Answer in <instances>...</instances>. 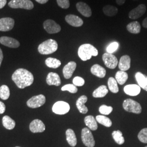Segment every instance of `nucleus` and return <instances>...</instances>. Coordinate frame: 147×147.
<instances>
[{
    "label": "nucleus",
    "mask_w": 147,
    "mask_h": 147,
    "mask_svg": "<svg viewBox=\"0 0 147 147\" xmlns=\"http://www.w3.org/2000/svg\"><path fill=\"white\" fill-rule=\"evenodd\" d=\"M30 129L33 133L42 132L45 130V126L42 121L37 119L33 120L30 123Z\"/></svg>",
    "instance_id": "4468645a"
},
{
    "label": "nucleus",
    "mask_w": 147,
    "mask_h": 147,
    "mask_svg": "<svg viewBox=\"0 0 147 147\" xmlns=\"http://www.w3.org/2000/svg\"><path fill=\"white\" fill-rule=\"evenodd\" d=\"M0 43L11 48H17L20 46V42L18 40L14 38L5 36L0 38Z\"/></svg>",
    "instance_id": "dca6fc26"
},
{
    "label": "nucleus",
    "mask_w": 147,
    "mask_h": 147,
    "mask_svg": "<svg viewBox=\"0 0 147 147\" xmlns=\"http://www.w3.org/2000/svg\"><path fill=\"white\" fill-rule=\"evenodd\" d=\"M3 53H2L1 49L0 48V67H1L2 62L3 61Z\"/></svg>",
    "instance_id": "a18cd8bd"
},
{
    "label": "nucleus",
    "mask_w": 147,
    "mask_h": 147,
    "mask_svg": "<svg viewBox=\"0 0 147 147\" xmlns=\"http://www.w3.org/2000/svg\"><path fill=\"white\" fill-rule=\"evenodd\" d=\"M65 20L66 22L71 26L75 27L82 26L84 24V21L78 16L69 14L65 16Z\"/></svg>",
    "instance_id": "ddd939ff"
},
{
    "label": "nucleus",
    "mask_w": 147,
    "mask_h": 147,
    "mask_svg": "<svg viewBox=\"0 0 147 147\" xmlns=\"http://www.w3.org/2000/svg\"><path fill=\"white\" fill-rule=\"evenodd\" d=\"M99 112L101 114L104 115H108L110 114L113 111V108L111 106H107L106 105H101L99 107Z\"/></svg>",
    "instance_id": "e433bc0d"
},
{
    "label": "nucleus",
    "mask_w": 147,
    "mask_h": 147,
    "mask_svg": "<svg viewBox=\"0 0 147 147\" xmlns=\"http://www.w3.org/2000/svg\"><path fill=\"white\" fill-rule=\"evenodd\" d=\"M137 82L140 87L147 91V82L146 78L141 72H137L135 75Z\"/></svg>",
    "instance_id": "a878e982"
},
{
    "label": "nucleus",
    "mask_w": 147,
    "mask_h": 147,
    "mask_svg": "<svg viewBox=\"0 0 147 147\" xmlns=\"http://www.w3.org/2000/svg\"><path fill=\"white\" fill-rule=\"evenodd\" d=\"M126 29L131 33L138 34L141 32V27L138 21H134L129 23L126 26Z\"/></svg>",
    "instance_id": "393cba45"
},
{
    "label": "nucleus",
    "mask_w": 147,
    "mask_h": 147,
    "mask_svg": "<svg viewBox=\"0 0 147 147\" xmlns=\"http://www.w3.org/2000/svg\"><path fill=\"white\" fill-rule=\"evenodd\" d=\"M62 91H68L70 93H76L78 89L74 84H66L63 86L61 88Z\"/></svg>",
    "instance_id": "58836bf2"
},
{
    "label": "nucleus",
    "mask_w": 147,
    "mask_h": 147,
    "mask_svg": "<svg viewBox=\"0 0 147 147\" xmlns=\"http://www.w3.org/2000/svg\"><path fill=\"white\" fill-rule=\"evenodd\" d=\"M8 5L11 8H21L27 10H31L34 5L30 0H11L8 3Z\"/></svg>",
    "instance_id": "39448f33"
},
{
    "label": "nucleus",
    "mask_w": 147,
    "mask_h": 147,
    "mask_svg": "<svg viewBox=\"0 0 147 147\" xmlns=\"http://www.w3.org/2000/svg\"><path fill=\"white\" fill-rule=\"evenodd\" d=\"M134 1H137V0H134Z\"/></svg>",
    "instance_id": "8fccbe9b"
},
{
    "label": "nucleus",
    "mask_w": 147,
    "mask_h": 147,
    "mask_svg": "<svg viewBox=\"0 0 147 147\" xmlns=\"http://www.w3.org/2000/svg\"><path fill=\"white\" fill-rule=\"evenodd\" d=\"M131 66V58L128 55H124L121 57L119 60L118 67L121 71H125L129 70Z\"/></svg>",
    "instance_id": "a211bd4d"
},
{
    "label": "nucleus",
    "mask_w": 147,
    "mask_h": 147,
    "mask_svg": "<svg viewBox=\"0 0 147 147\" xmlns=\"http://www.w3.org/2000/svg\"><path fill=\"white\" fill-rule=\"evenodd\" d=\"M73 82L75 86L81 87L84 85V80L80 76H76L74 78Z\"/></svg>",
    "instance_id": "ea45409f"
},
{
    "label": "nucleus",
    "mask_w": 147,
    "mask_h": 147,
    "mask_svg": "<svg viewBox=\"0 0 147 147\" xmlns=\"http://www.w3.org/2000/svg\"><path fill=\"white\" fill-rule=\"evenodd\" d=\"M88 100L86 95H82L76 101V107L81 113L86 114L88 112V108L85 106V103Z\"/></svg>",
    "instance_id": "aec40b11"
},
{
    "label": "nucleus",
    "mask_w": 147,
    "mask_h": 147,
    "mask_svg": "<svg viewBox=\"0 0 147 147\" xmlns=\"http://www.w3.org/2000/svg\"><path fill=\"white\" fill-rule=\"evenodd\" d=\"M7 3V0H0V9L3 8Z\"/></svg>",
    "instance_id": "37998d69"
},
{
    "label": "nucleus",
    "mask_w": 147,
    "mask_h": 147,
    "mask_svg": "<svg viewBox=\"0 0 147 147\" xmlns=\"http://www.w3.org/2000/svg\"><path fill=\"white\" fill-rule=\"evenodd\" d=\"M109 88L111 92L113 93H117L119 91L118 84L115 79L113 78H110L108 80Z\"/></svg>",
    "instance_id": "473e14b6"
},
{
    "label": "nucleus",
    "mask_w": 147,
    "mask_h": 147,
    "mask_svg": "<svg viewBox=\"0 0 147 147\" xmlns=\"http://www.w3.org/2000/svg\"><path fill=\"white\" fill-rule=\"evenodd\" d=\"M81 138L84 145L87 147H94L95 141L92 133L87 127H84L81 132Z\"/></svg>",
    "instance_id": "423d86ee"
},
{
    "label": "nucleus",
    "mask_w": 147,
    "mask_h": 147,
    "mask_svg": "<svg viewBox=\"0 0 147 147\" xmlns=\"http://www.w3.org/2000/svg\"><path fill=\"white\" fill-rule=\"evenodd\" d=\"M5 110V106L3 102L0 101V114H3Z\"/></svg>",
    "instance_id": "79ce46f5"
},
{
    "label": "nucleus",
    "mask_w": 147,
    "mask_h": 147,
    "mask_svg": "<svg viewBox=\"0 0 147 147\" xmlns=\"http://www.w3.org/2000/svg\"><path fill=\"white\" fill-rule=\"evenodd\" d=\"M116 3L119 5H121L124 4L126 0H116Z\"/></svg>",
    "instance_id": "c03bdc74"
},
{
    "label": "nucleus",
    "mask_w": 147,
    "mask_h": 147,
    "mask_svg": "<svg viewBox=\"0 0 147 147\" xmlns=\"http://www.w3.org/2000/svg\"><path fill=\"white\" fill-rule=\"evenodd\" d=\"M76 8L79 13L85 17L89 18L92 14L90 7L83 2H79L76 3Z\"/></svg>",
    "instance_id": "2eb2a0df"
},
{
    "label": "nucleus",
    "mask_w": 147,
    "mask_h": 147,
    "mask_svg": "<svg viewBox=\"0 0 147 147\" xmlns=\"http://www.w3.org/2000/svg\"><path fill=\"white\" fill-rule=\"evenodd\" d=\"M37 1V2H38L39 3H40V4H45L47 2H48L49 0H36Z\"/></svg>",
    "instance_id": "de8ad7c7"
},
{
    "label": "nucleus",
    "mask_w": 147,
    "mask_h": 147,
    "mask_svg": "<svg viewBox=\"0 0 147 147\" xmlns=\"http://www.w3.org/2000/svg\"><path fill=\"white\" fill-rule=\"evenodd\" d=\"M58 5L63 9H68L70 6L69 0H57Z\"/></svg>",
    "instance_id": "a19ab883"
},
{
    "label": "nucleus",
    "mask_w": 147,
    "mask_h": 147,
    "mask_svg": "<svg viewBox=\"0 0 147 147\" xmlns=\"http://www.w3.org/2000/svg\"><path fill=\"white\" fill-rule=\"evenodd\" d=\"M138 140L144 143H147V128L141 130L138 135Z\"/></svg>",
    "instance_id": "c9c22d12"
},
{
    "label": "nucleus",
    "mask_w": 147,
    "mask_h": 147,
    "mask_svg": "<svg viewBox=\"0 0 147 147\" xmlns=\"http://www.w3.org/2000/svg\"><path fill=\"white\" fill-rule=\"evenodd\" d=\"M102 60L105 65L111 69L116 68L118 63V59L116 56L109 53H105L102 55Z\"/></svg>",
    "instance_id": "9d476101"
},
{
    "label": "nucleus",
    "mask_w": 147,
    "mask_h": 147,
    "mask_svg": "<svg viewBox=\"0 0 147 147\" xmlns=\"http://www.w3.org/2000/svg\"><path fill=\"white\" fill-rule=\"evenodd\" d=\"M46 98L44 95L40 94L32 97L27 101V105L32 109H36L42 106L45 103Z\"/></svg>",
    "instance_id": "0eeeda50"
},
{
    "label": "nucleus",
    "mask_w": 147,
    "mask_h": 147,
    "mask_svg": "<svg viewBox=\"0 0 147 147\" xmlns=\"http://www.w3.org/2000/svg\"><path fill=\"white\" fill-rule=\"evenodd\" d=\"M58 49L57 42L52 39L47 40L41 43L38 48V51L42 55H49L55 53Z\"/></svg>",
    "instance_id": "7ed1b4c3"
},
{
    "label": "nucleus",
    "mask_w": 147,
    "mask_h": 147,
    "mask_svg": "<svg viewBox=\"0 0 147 147\" xmlns=\"http://www.w3.org/2000/svg\"><path fill=\"white\" fill-rule=\"evenodd\" d=\"M47 83L49 86L55 85L56 86H59L61 84V80L57 74L51 72L47 75Z\"/></svg>",
    "instance_id": "6ab92c4d"
},
{
    "label": "nucleus",
    "mask_w": 147,
    "mask_h": 147,
    "mask_svg": "<svg viewBox=\"0 0 147 147\" xmlns=\"http://www.w3.org/2000/svg\"><path fill=\"white\" fill-rule=\"evenodd\" d=\"M90 71L92 74L100 78H104L106 73L105 69L97 64L93 65L91 67Z\"/></svg>",
    "instance_id": "4be33fe9"
},
{
    "label": "nucleus",
    "mask_w": 147,
    "mask_h": 147,
    "mask_svg": "<svg viewBox=\"0 0 147 147\" xmlns=\"http://www.w3.org/2000/svg\"><path fill=\"white\" fill-rule=\"evenodd\" d=\"M10 96V91L8 87L2 85L0 87V98L2 100H7Z\"/></svg>",
    "instance_id": "f704fd0d"
},
{
    "label": "nucleus",
    "mask_w": 147,
    "mask_h": 147,
    "mask_svg": "<svg viewBox=\"0 0 147 147\" xmlns=\"http://www.w3.org/2000/svg\"><path fill=\"white\" fill-rule=\"evenodd\" d=\"M146 80H147V78H146Z\"/></svg>",
    "instance_id": "09e8293b"
},
{
    "label": "nucleus",
    "mask_w": 147,
    "mask_h": 147,
    "mask_svg": "<svg viewBox=\"0 0 147 147\" xmlns=\"http://www.w3.org/2000/svg\"><path fill=\"white\" fill-rule=\"evenodd\" d=\"M112 135L113 137V138L115 141V142L121 145L124 143V138L123 136L122 132L120 130H117V131H114L112 132Z\"/></svg>",
    "instance_id": "72a5a7b5"
},
{
    "label": "nucleus",
    "mask_w": 147,
    "mask_h": 147,
    "mask_svg": "<svg viewBox=\"0 0 147 147\" xmlns=\"http://www.w3.org/2000/svg\"><path fill=\"white\" fill-rule=\"evenodd\" d=\"M115 78L117 83L121 85H123L126 82L128 79V75L125 71L120 70L117 72Z\"/></svg>",
    "instance_id": "c756f323"
},
{
    "label": "nucleus",
    "mask_w": 147,
    "mask_h": 147,
    "mask_svg": "<svg viewBox=\"0 0 147 147\" xmlns=\"http://www.w3.org/2000/svg\"><path fill=\"white\" fill-rule=\"evenodd\" d=\"M98 51L96 48L90 44L81 45L78 50V55L81 60L86 61L92 58V56H96Z\"/></svg>",
    "instance_id": "f03ea898"
},
{
    "label": "nucleus",
    "mask_w": 147,
    "mask_h": 147,
    "mask_svg": "<svg viewBox=\"0 0 147 147\" xmlns=\"http://www.w3.org/2000/svg\"><path fill=\"white\" fill-rule=\"evenodd\" d=\"M109 90L105 85H102L95 89L93 93V96L94 98H103L108 93Z\"/></svg>",
    "instance_id": "bb28decb"
},
{
    "label": "nucleus",
    "mask_w": 147,
    "mask_h": 147,
    "mask_svg": "<svg viewBox=\"0 0 147 147\" xmlns=\"http://www.w3.org/2000/svg\"><path fill=\"white\" fill-rule=\"evenodd\" d=\"M142 26L144 28H147V17L144 19V20L142 22Z\"/></svg>",
    "instance_id": "49530a36"
},
{
    "label": "nucleus",
    "mask_w": 147,
    "mask_h": 147,
    "mask_svg": "<svg viewBox=\"0 0 147 147\" xmlns=\"http://www.w3.org/2000/svg\"><path fill=\"white\" fill-rule=\"evenodd\" d=\"M45 64L49 68L56 69L61 66V62L56 58L49 57L45 60Z\"/></svg>",
    "instance_id": "7c9ffc66"
},
{
    "label": "nucleus",
    "mask_w": 147,
    "mask_h": 147,
    "mask_svg": "<svg viewBox=\"0 0 147 147\" xmlns=\"http://www.w3.org/2000/svg\"><path fill=\"white\" fill-rule=\"evenodd\" d=\"M123 107L125 110L135 114H140L142 112V107L136 101L131 99H127L124 100L123 104Z\"/></svg>",
    "instance_id": "20e7f679"
},
{
    "label": "nucleus",
    "mask_w": 147,
    "mask_h": 147,
    "mask_svg": "<svg viewBox=\"0 0 147 147\" xmlns=\"http://www.w3.org/2000/svg\"><path fill=\"white\" fill-rule=\"evenodd\" d=\"M102 11L106 16H114L118 13V8L113 5H106L102 8Z\"/></svg>",
    "instance_id": "c85d7f7f"
},
{
    "label": "nucleus",
    "mask_w": 147,
    "mask_h": 147,
    "mask_svg": "<svg viewBox=\"0 0 147 147\" xmlns=\"http://www.w3.org/2000/svg\"><path fill=\"white\" fill-rule=\"evenodd\" d=\"M67 141L71 147H75L77 144V138L75 134L71 129H68L65 132Z\"/></svg>",
    "instance_id": "b1692460"
},
{
    "label": "nucleus",
    "mask_w": 147,
    "mask_h": 147,
    "mask_svg": "<svg viewBox=\"0 0 147 147\" xmlns=\"http://www.w3.org/2000/svg\"><path fill=\"white\" fill-rule=\"evenodd\" d=\"M76 68V63L74 61L69 62L63 69V74L65 79H69L71 78Z\"/></svg>",
    "instance_id": "f3484780"
},
{
    "label": "nucleus",
    "mask_w": 147,
    "mask_h": 147,
    "mask_svg": "<svg viewBox=\"0 0 147 147\" xmlns=\"http://www.w3.org/2000/svg\"><path fill=\"white\" fill-rule=\"evenodd\" d=\"M147 147V146H146V147Z\"/></svg>",
    "instance_id": "603ef678"
},
{
    "label": "nucleus",
    "mask_w": 147,
    "mask_h": 147,
    "mask_svg": "<svg viewBox=\"0 0 147 147\" xmlns=\"http://www.w3.org/2000/svg\"></svg>",
    "instance_id": "3c124183"
},
{
    "label": "nucleus",
    "mask_w": 147,
    "mask_h": 147,
    "mask_svg": "<svg viewBox=\"0 0 147 147\" xmlns=\"http://www.w3.org/2000/svg\"><path fill=\"white\" fill-rule=\"evenodd\" d=\"M43 27L45 30L49 34L57 33L61 30V26L51 19H48L44 21L43 23Z\"/></svg>",
    "instance_id": "1a4fd4ad"
},
{
    "label": "nucleus",
    "mask_w": 147,
    "mask_h": 147,
    "mask_svg": "<svg viewBox=\"0 0 147 147\" xmlns=\"http://www.w3.org/2000/svg\"><path fill=\"white\" fill-rule=\"evenodd\" d=\"M2 124L3 126L8 130H12L16 126V122L10 117L4 116L2 118Z\"/></svg>",
    "instance_id": "cd10ccee"
},
{
    "label": "nucleus",
    "mask_w": 147,
    "mask_h": 147,
    "mask_svg": "<svg viewBox=\"0 0 147 147\" xmlns=\"http://www.w3.org/2000/svg\"><path fill=\"white\" fill-rule=\"evenodd\" d=\"M119 46V44L118 42H111L106 48V51L107 53L112 54V53H115L118 50Z\"/></svg>",
    "instance_id": "4c0bfd02"
},
{
    "label": "nucleus",
    "mask_w": 147,
    "mask_h": 147,
    "mask_svg": "<svg viewBox=\"0 0 147 147\" xmlns=\"http://www.w3.org/2000/svg\"><path fill=\"white\" fill-rule=\"evenodd\" d=\"M146 6L143 4H141L129 12V17L131 19L135 20L141 17L146 13Z\"/></svg>",
    "instance_id": "f8f14e48"
},
{
    "label": "nucleus",
    "mask_w": 147,
    "mask_h": 147,
    "mask_svg": "<svg viewBox=\"0 0 147 147\" xmlns=\"http://www.w3.org/2000/svg\"><path fill=\"white\" fill-rule=\"evenodd\" d=\"M96 120L100 124H102L106 127H111L112 124L110 119L105 116L98 115L96 117Z\"/></svg>",
    "instance_id": "2f4dec72"
},
{
    "label": "nucleus",
    "mask_w": 147,
    "mask_h": 147,
    "mask_svg": "<svg viewBox=\"0 0 147 147\" xmlns=\"http://www.w3.org/2000/svg\"><path fill=\"white\" fill-rule=\"evenodd\" d=\"M69 110L70 106L68 103L65 101H59L53 105V112L57 115H65L67 113Z\"/></svg>",
    "instance_id": "6e6552de"
},
{
    "label": "nucleus",
    "mask_w": 147,
    "mask_h": 147,
    "mask_svg": "<svg viewBox=\"0 0 147 147\" xmlns=\"http://www.w3.org/2000/svg\"><path fill=\"white\" fill-rule=\"evenodd\" d=\"M11 78L18 88L24 89L31 86L34 81L33 74L25 69H17L13 74Z\"/></svg>",
    "instance_id": "f257e3e1"
},
{
    "label": "nucleus",
    "mask_w": 147,
    "mask_h": 147,
    "mask_svg": "<svg viewBox=\"0 0 147 147\" xmlns=\"http://www.w3.org/2000/svg\"><path fill=\"white\" fill-rule=\"evenodd\" d=\"M14 20L11 18L0 19V31H11L14 26Z\"/></svg>",
    "instance_id": "9b49d317"
},
{
    "label": "nucleus",
    "mask_w": 147,
    "mask_h": 147,
    "mask_svg": "<svg viewBox=\"0 0 147 147\" xmlns=\"http://www.w3.org/2000/svg\"><path fill=\"white\" fill-rule=\"evenodd\" d=\"M124 91L126 94L130 96H136L141 92V88L137 84H129L124 87Z\"/></svg>",
    "instance_id": "412c9836"
},
{
    "label": "nucleus",
    "mask_w": 147,
    "mask_h": 147,
    "mask_svg": "<svg viewBox=\"0 0 147 147\" xmlns=\"http://www.w3.org/2000/svg\"><path fill=\"white\" fill-rule=\"evenodd\" d=\"M84 123L86 126L92 131H95L98 129L96 120L93 116H86L84 118Z\"/></svg>",
    "instance_id": "5701e85b"
}]
</instances>
